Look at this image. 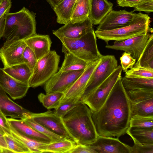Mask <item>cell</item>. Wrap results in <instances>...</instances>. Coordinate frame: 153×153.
I'll list each match as a JSON object with an SVG mask.
<instances>
[{"label":"cell","instance_id":"52a82bcc","mask_svg":"<svg viewBox=\"0 0 153 153\" xmlns=\"http://www.w3.org/2000/svg\"><path fill=\"white\" fill-rule=\"evenodd\" d=\"M122 71L121 66L118 65L105 81L80 102L86 104L92 111H98L106 100L116 83L121 78Z\"/></svg>","mask_w":153,"mask_h":153},{"label":"cell","instance_id":"ffe728a7","mask_svg":"<svg viewBox=\"0 0 153 153\" xmlns=\"http://www.w3.org/2000/svg\"><path fill=\"white\" fill-rule=\"evenodd\" d=\"M26 45L33 52L37 60L50 52L52 42L48 35L36 34L25 39Z\"/></svg>","mask_w":153,"mask_h":153},{"label":"cell","instance_id":"e0dca14e","mask_svg":"<svg viewBox=\"0 0 153 153\" xmlns=\"http://www.w3.org/2000/svg\"><path fill=\"white\" fill-rule=\"evenodd\" d=\"M101 60V58L88 64L82 73L64 93L60 102L69 98H81L91 75Z\"/></svg>","mask_w":153,"mask_h":153},{"label":"cell","instance_id":"4fadbf2b","mask_svg":"<svg viewBox=\"0 0 153 153\" xmlns=\"http://www.w3.org/2000/svg\"><path fill=\"white\" fill-rule=\"evenodd\" d=\"M151 34L148 33L121 42L115 41L112 45L107 44L105 48L124 51L130 53L133 58L137 60L144 48Z\"/></svg>","mask_w":153,"mask_h":153},{"label":"cell","instance_id":"f907efd6","mask_svg":"<svg viewBox=\"0 0 153 153\" xmlns=\"http://www.w3.org/2000/svg\"><path fill=\"white\" fill-rule=\"evenodd\" d=\"M5 149H2L0 148V153H3L4 150Z\"/></svg>","mask_w":153,"mask_h":153},{"label":"cell","instance_id":"d4e9b609","mask_svg":"<svg viewBox=\"0 0 153 153\" xmlns=\"http://www.w3.org/2000/svg\"><path fill=\"white\" fill-rule=\"evenodd\" d=\"M126 133L132 138L134 144H153V128L129 127Z\"/></svg>","mask_w":153,"mask_h":153},{"label":"cell","instance_id":"4316f807","mask_svg":"<svg viewBox=\"0 0 153 153\" xmlns=\"http://www.w3.org/2000/svg\"><path fill=\"white\" fill-rule=\"evenodd\" d=\"M9 126L10 133L11 135L14 138L24 144L29 149L31 153L42 152L44 147L47 143L39 142L29 138L21 134L10 124Z\"/></svg>","mask_w":153,"mask_h":153},{"label":"cell","instance_id":"bcb514c9","mask_svg":"<svg viewBox=\"0 0 153 153\" xmlns=\"http://www.w3.org/2000/svg\"><path fill=\"white\" fill-rule=\"evenodd\" d=\"M4 14L0 19V39L3 37L5 24V16Z\"/></svg>","mask_w":153,"mask_h":153},{"label":"cell","instance_id":"2e32d148","mask_svg":"<svg viewBox=\"0 0 153 153\" xmlns=\"http://www.w3.org/2000/svg\"><path fill=\"white\" fill-rule=\"evenodd\" d=\"M118 138L99 135L94 142L88 145L95 153H131V146Z\"/></svg>","mask_w":153,"mask_h":153},{"label":"cell","instance_id":"d6a6232c","mask_svg":"<svg viewBox=\"0 0 153 153\" xmlns=\"http://www.w3.org/2000/svg\"><path fill=\"white\" fill-rule=\"evenodd\" d=\"M23 120L35 130L49 138L52 142L59 141L66 139L53 133L36 123L30 116Z\"/></svg>","mask_w":153,"mask_h":153},{"label":"cell","instance_id":"ba28073f","mask_svg":"<svg viewBox=\"0 0 153 153\" xmlns=\"http://www.w3.org/2000/svg\"><path fill=\"white\" fill-rule=\"evenodd\" d=\"M114 55H102L101 62L91 75L80 101L94 91L111 74L118 66Z\"/></svg>","mask_w":153,"mask_h":153},{"label":"cell","instance_id":"d590c367","mask_svg":"<svg viewBox=\"0 0 153 153\" xmlns=\"http://www.w3.org/2000/svg\"><path fill=\"white\" fill-rule=\"evenodd\" d=\"M129 127L153 128V116L136 115L133 116L130 118Z\"/></svg>","mask_w":153,"mask_h":153},{"label":"cell","instance_id":"7402d4cb","mask_svg":"<svg viewBox=\"0 0 153 153\" xmlns=\"http://www.w3.org/2000/svg\"><path fill=\"white\" fill-rule=\"evenodd\" d=\"M113 4L108 0H91L88 18L92 25H99L113 9Z\"/></svg>","mask_w":153,"mask_h":153},{"label":"cell","instance_id":"1f68e13d","mask_svg":"<svg viewBox=\"0 0 153 153\" xmlns=\"http://www.w3.org/2000/svg\"><path fill=\"white\" fill-rule=\"evenodd\" d=\"M64 95V93L56 92L45 94L41 93L38 96L40 102L47 109L56 108L59 105Z\"/></svg>","mask_w":153,"mask_h":153},{"label":"cell","instance_id":"b9f144b4","mask_svg":"<svg viewBox=\"0 0 153 153\" xmlns=\"http://www.w3.org/2000/svg\"><path fill=\"white\" fill-rule=\"evenodd\" d=\"M68 153H95L89 145L76 144Z\"/></svg>","mask_w":153,"mask_h":153},{"label":"cell","instance_id":"603a6c76","mask_svg":"<svg viewBox=\"0 0 153 153\" xmlns=\"http://www.w3.org/2000/svg\"><path fill=\"white\" fill-rule=\"evenodd\" d=\"M121 79L126 91L138 89L153 91V78L125 76Z\"/></svg>","mask_w":153,"mask_h":153},{"label":"cell","instance_id":"cb8c5ba5","mask_svg":"<svg viewBox=\"0 0 153 153\" xmlns=\"http://www.w3.org/2000/svg\"><path fill=\"white\" fill-rule=\"evenodd\" d=\"M77 0H61L53 9L57 16L56 22L65 25L70 22Z\"/></svg>","mask_w":153,"mask_h":153},{"label":"cell","instance_id":"5b68a950","mask_svg":"<svg viewBox=\"0 0 153 153\" xmlns=\"http://www.w3.org/2000/svg\"><path fill=\"white\" fill-rule=\"evenodd\" d=\"M58 38L62 44V52L71 53L88 63L100 59L102 56L98 48L94 30L78 39Z\"/></svg>","mask_w":153,"mask_h":153},{"label":"cell","instance_id":"3957f363","mask_svg":"<svg viewBox=\"0 0 153 153\" xmlns=\"http://www.w3.org/2000/svg\"><path fill=\"white\" fill-rule=\"evenodd\" d=\"M3 36L6 41L24 40L36 34L35 14L23 7L19 11L5 14Z\"/></svg>","mask_w":153,"mask_h":153},{"label":"cell","instance_id":"30bf717a","mask_svg":"<svg viewBox=\"0 0 153 153\" xmlns=\"http://www.w3.org/2000/svg\"><path fill=\"white\" fill-rule=\"evenodd\" d=\"M30 117L36 123L53 133L66 139L74 141L66 129L62 118L55 115L53 111L49 110L38 113L31 112Z\"/></svg>","mask_w":153,"mask_h":153},{"label":"cell","instance_id":"7c38bea8","mask_svg":"<svg viewBox=\"0 0 153 153\" xmlns=\"http://www.w3.org/2000/svg\"><path fill=\"white\" fill-rule=\"evenodd\" d=\"M26 46L24 40H6L0 49V58L4 68L24 63L22 56Z\"/></svg>","mask_w":153,"mask_h":153},{"label":"cell","instance_id":"9a60e30c","mask_svg":"<svg viewBox=\"0 0 153 153\" xmlns=\"http://www.w3.org/2000/svg\"><path fill=\"white\" fill-rule=\"evenodd\" d=\"M94 30L91 21L88 17L79 22L70 21L58 29L52 30V32L57 38L76 39Z\"/></svg>","mask_w":153,"mask_h":153},{"label":"cell","instance_id":"f1b7e54d","mask_svg":"<svg viewBox=\"0 0 153 153\" xmlns=\"http://www.w3.org/2000/svg\"><path fill=\"white\" fill-rule=\"evenodd\" d=\"M64 60L59 70L62 72L84 70L89 63L70 53H65Z\"/></svg>","mask_w":153,"mask_h":153},{"label":"cell","instance_id":"7bdbcfd3","mask_svg":"<svg viewBox=\"0 0 153 153\" xmlns=\"http://www.w3.org/2000/svg\"><path fill=\"white\" fill-rule=\"evenodd\" d=\"M146 0H117L118 5L122 7H134Z\"/></svg>","mask_w":153,"mask_h":153},{"label":"cell","instance_id":"ab89813d","mask_svg":"<svg viewBox=\"0 0 153 153\" xmlns=\"http://www.w3.org/2000/svg\"><path fill=\"white\" fill-rule=\"evenodd\" d=\"M131 153H153V144H134L131 146Z\"/></svg>","mask_w":153,"mask_h":153},{"label":"cell","instance_id":"44dd1931","mask_svg":"<svg viewBox=\"0 0 153 153\" xmlns=\"http://www.w3.org/2000/svg\"><path fill=\"white\" fill-rule=\"evenodd\" d=\"M7 119L10 125L22 134L39 142L46 143L52 142L49 138L35 130L23 119L11 117L7 118Z\"/></svg>","mask_w":153,"mask_h":153},{"label":"cell","instance_id":"74e56055","mask_svg":"<svg viewBox=\"0 0 153 153\" xmlns=\"http://www.w3.org/2000/svg\"><path fill=\"white\" fill-rule=\"evenodd\" d=\"M22 58L23 62L33 71L38 60L33 51L27 46L23 52Z\"/></svg>","mask_w":153,"mask_h":153},{"label":"cell","instance_id":"8fae6325","mask_svg":"<svg viewBox=\"0 0 153 153\" xmlns=\"http://www.w3.org/2000/svg\"><path fill=\"white\" fill-rule=\"evenodd\" d=\"M84 70L65 72L59 71L44 84V89L46 93L56 92L64 93L82 73Z\"/></svg>","mask_w":153,"mask_h":153},{"label":"cell","instance_id":"277c9868","mask_svg":"<svg viewBox=\"0 0 153 153\" xmlns=\"http://www.w3.org/2000/svg\"><path fill=\"white\" fill-rule=\"evenodd\" d=\"M150 17L141 13H134L133 19L128 25L117 29L106 31H95L96 37L108 44L110 41H122L148 33H152L150 27Z\"/></svg>","mask_w":153,"mask_h":153},{"label":"cell","instance_id":"7dc6e473","mask_svg":"<svg viewBox=\"0 0 153 153\" xmlns=\"http://www.w3.org/2000/svg\"><path fill=\"white\" fill-rule=\"evenodd\" d=\"M0 148L7 149L10 150L8 148L7 143L4 135L0 136Z\"/></svg>","mask_w":153,"mask_h":153},{"label":"cell","instance_id":"8d00e7d4","mask_svg":"<svg viewBox=\"0 0 153 153\" xmlns=\"http://www.w3.org/2000/svg\"><path fill=\"white\" fill-rule=\"evenodd\" d=\"M125 76L153 78V70L141 67H133L125 72Z\"/></svg>","mask_w":153,"mask_h":153},{"label":"cell","instance_id":"681fc988","mask_svg":"<svg viewBox=\"0 0 153 153\" xmlns=\"http://www.w3.org/2000/svg\"><path fill=\"white\" fill-rule=\"evenodd\" d=\"M0 133L3 134V135L4 134L5 132L2 128V127L0 125Z\"/></svg>","mask_w":153,"mask_h":153},{"label":"cell","instance_id":"d6986e66","mask_svg":"<svg viewBox=\"0 0 153 153\" xmlns=\"http://www.w3.org/2000/svg\"><path fill=\"white\" fill-rule=\"evenodd\" d=\"M0 108L6 116L24 119L30 116L31 112L13 101L0 87Z\"/></svg>","mask_w":153,"mask_h":153},{"label":"cell","instance_id":"f35d334b","mask_svg":"<svg viewBox=\"0 0 153 153\" xmlns=\"http://www.w3.org/2000/svg\"><path fill=\"white\" fill-rule=\"evenodd\" d=\"M122 71L125 72L129 69L132 68L136 60L133 58L130 53L124 52L120 58Z\"/></svg>","mask_w":153,"mask_h":153},{"label":"cell","instance_id":"83f0119b","mask_svg":"<svg viewBox=\"0 0 153 153\" xmlns=\"http://www.w3.org/2000/svg\"><path fill=\"white\" fill-rule=\"evenodd\" d=\"M134 66L153 70V34H150L147 44Z\"/></svg>","mask_w":153,"mask_h":153},{"label":"cell","instance_id":"f6af8a7d","mask_svg":"<svg viewBox=\"0 0 153 153\" xmlns=\"http://www.w3.org/2000/svg\"><path fill=\"white\" fill-rule=\"evenodd\" d=\"M0 125L3 128L5 132L10 133L9 124L6 117L0 108Z\"/></svg>","mask_w":153,"mask_h":153},{"label":"cell","instance_id":"836d02e7","mask_svg":"<svg viewBox=\"0 0 153 153\" xmlns=\"http://www.w3.org/2000/svg\"><path fill=\"white\" fill-rule=\"evenodd\" d=\"M4 136L8 148L12 153H31L27 147L22 142L14 138L10 133H5Z\"/></svg>","mask_w":153,"mask_h":153},{"label":"cell","instance_id":"6da1fadb","mask_svg":"<svg viewBox=\"0 0 153 153\" xmlns=\"http://www.w3.org/2000/svg\"><path fill=\"white\" fill-rule=\"evenodd\" d=\"M121 78L100 108L95 112L91 111L99 135L119 138L126 133L129 127L131 117L130 104Z\"/></svg>","mask_w":153,"mask_h":153},{"label":"cell","instance_id":"60d3db41","mask_svg":"<svg viewBox=\"0 0 153 153\" xmlns=\"http://www.w3.org/2000/svg\"><path fill=\"white\" fill-rule=\"evenodd\" d=\"M133 12L137 11H143L149 13L153 12V0H146L145 1L134 7Z\"/></svg>","mask_w":153,"mask_h":153},{"label":"cell","instance_id":"8992f818","mask_svg":"<svg viewBox=\"0 0 153 153\" xmlns=\"http://www.w3.org/2000/svg\"><path fill=\"white\" fill-rule=\"evenodd\" d=\"M60 58L55 51H52L38 59L28 82L29 88L43 85L56 73Z\"/></svg>","mask_w":153,"mask_h":153},{"label":"cell","instance_id":"e575fe53","mask_svg":"<svg viewBox=\"0 0 153 153\" xmlns=\"http://www.w3.org/2000/svg\"><path fill=\"white\" fill-rule=\"evenodd\" d=\"M79 97L69 98L61 101L59 106L53 111L54 114L62 118L69 111L76 106L80 102Z\"/></svg>","mask_w":153,"mask_h":153},{"label":"cell","instance_id":"ee69618b","mask_svg":"<svg viewBox=\"0 0 153 153\" xmlns=\"http://www.w3.org/2000/svg\"><path fill=\"white\" fill-rule=\"evenodd\" d=\"M11 6V0H0V19L4 14L9 13Z\"/></svg>","mask_w":153,"mask_h":153},{"label":"cell","instance_id":"484cf974","mask_svg":"<svg viewBox=\"0 0 153 153\" xmlns=\"http://www.w3.org/2000/svg\"><path fill=\"white\" fill-rule=\"evenodd\" d=\"M9 75L19 81L28 84L32 71L25 63H23L2 68Z\"/></svg>","mask_w":153,"mask_h":153},{"label":"cell","instance_id":"f546056e","mask_svg":"<svg viewBox=\"0 0 153 153\" xmlns=\"http://www.w3.org/2000/svg\"><path fill=\"white\" fill-rule=\"evenodd\" d=\"M76 142L70 139L47 143L42 153H68L76 145Z\"/></svg>","mask_w":153,"mask_h":153},{"label":"cell","instance_id":"4dcf8cb0","mask_svg":"<svg viewBox=\"0 0 153 153\" xmlns=\"http://www.w3.org/2000/svg\"><path fill=\"white\" fill-rule=\"evenodd\" d=\"M91 0H77L70 20L75 22L82 21L88 17Z\"/></svg>","mask_w":153,"mask_h":153},{"label":"cell","instance_id":"ac0fdd59","mask_svg":"<svg viewBox=\"0 0 153 153\" xmlns=\"http://www.w3.org/2000/svg\"><path fill=\"white\" fill-rule=\"evenodd\" d=\"M0 87L13 100L22 98L29 88L28 84L12 77L0 68Z\"/></svg>","mask_w":153,"mask_h":153},{"label":"cell","instance_id":"7a4b0ae2","mask_svg":"<svg viewBox=\"0 0 153 153\" xmlns=\"http://www.w3.org/2000/svg\"><path fill=\"white\" fill-rule=\"evenodd\" d=\"M91 112L86 104L80 101L62 118L66 129L76 144H92L99 135Z\"/></svg>","mask_w":153,"mask_h":153},{"label":"cell","instance_id":"816d5d0a","mask_svg":"<svg viewBox=\"0 0 153 153\" xmlns=\"http://www.w3.org/2000/svg\"><path fill=\"white\" fill-rule=\"evenodd\" d=\"M3 136V134L0 133V136Z\"/></svg>","mask_w":153,"mask_h":153},{"label":"cell","instance_id":"9c48e42d","mask_svg":"<svg viewBox=\"0 0 153 153\" xmlns=\"http://www.w3.org/2000/svg\"><path fill=\"white\" fill-rule=\"evenodd\" d=\"M126 92L131 117L136 115L153 116V91L138 89Z\"/></svg>","mask_w":153,"mask_h":153},{"label":"cell","instance_id":"c3c4849f","mask_svg":"<svg viewBox=\"0 0 153 153\" xmlns=\"http://www.w3.org/2000/svg\"><path fill=\"white\" fill-rule=\"evenodd\" d=\"M53 9L61 0H46Z\"/></svg>","mask_w":153,"mask_h":153},{"label":"cell","instance_id":"5bb4252c","mask_svg":"<svg viewBox=\"0 0 153 153\" xmlns=\"http://www.w3.org/2000/svg\"><path fill=\"white\" fill-rule=\"evenodd\" d=\"M134 13L125 10L115 11L112 9L98 25L96 30H109L125 26L132 21Z\"/></svg>","mask_w":153,"mask_h":153}]
</instances>
